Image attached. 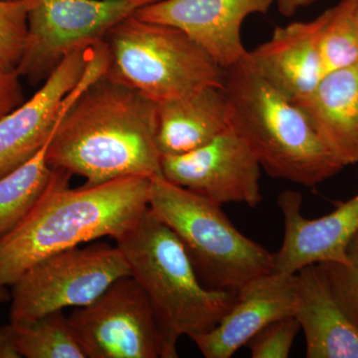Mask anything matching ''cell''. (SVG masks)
Listing matches in <instances>:
<instances>
[{
    "instance_id": "1",
    "label": "cell",
    "mask_w": 358,
    "mask_h": 358,
    "mask_svg": "<svg viewBox=\"0 0 358 358\" xmlns=\"http://www.w3.org/2000/svg\"><path fill=\"white\" fill-rule=\"evenodd\" d=\"M47 160L86 185L162 176L157 103L102 75L66 110Z\"/></svg>"
},
{
    "instance_id": "2",
    "label": "cell",
    "mask_w": 358,
    "mask_h": 358,
    "mask_svg": "<svg viewBox=\"0 0 358 358\" xmlns=\"http://www.w3.org/2000/svg\"><path fill=\"white\" fill-rule=\"evenodd\" d=\"M71 176L53 169L38 204L0 238V285L13 286L28 268L53 254L103 237L117 240L148 210L150 178H119L73 189Z\"/></svg>"
},
{
    "instance_id": "3",
    "label": "cell",
    "mask_w": 358,
    "mask_h": 358,
    "mask_svg": "<svg viewBox=\"0 0 358 358\" xmlns=\"http://www.w3.org/2000/svg\"><path fill=\"white\" fill-rule=\"evenodd\" d=\"M232 126L273 178L315 187L345 166L298 106L261 77L246 59L224 70Z\"/></svg>"
},
{
    "instance_id": "4",
    "label": "cell",
    "mask_w": 358,
    "mask_h": 358,
    "mask_svg": "<svg viewBox=\"0 0 358 358\" xmlns=\"http://www.w3.org/2000/svg\"><path fill=\"white\" fill-rule=\"evenodd\" d=\"M115 241L147 294L173 358L181 336L192 339L211 331L236 301L237 292L200 282L180 240L150 207Z\"/></svg>"
},
{
    "instance_id": "5",
    "label": "cell",
    "mask_w": 358,
    "mask_h": 358,
    "mask_svg": "<svg viewBox=\"0 0 358 358\" xmlns=\"http://www.w3.org/2000/svg\"><path fill=\"white\" fill-rule=\"evenodd\" d=\"M148 207L180 240L207 288L237 292L275 272V254L245 236L221 206L201 195L157 176L150 178Z\"/></svg>"
},
{
    "instance_id": "6",
    "label": "cell",
    "mask_w": 358,
    "mask_h": 358,
    "mask_svg": "<svg viewBox=\"0 0 358 358\" xmlns=\"http://www.w3.org/2000/svg\"><path fill=\"white\" fill-rule=\"evenodd\" d=\"M102 41L105 75L155 103L180 98L206 87L224 89V70L178 28L128 16Z\"/></svg>"
},
{
    "instance_id": "7",
    "label": "cell",
    "mask_w": 358,
    "mask_h": 358,
    "mask_svg": "<svg viewBox=\"0 0 358 358\" xmlns=\"http://www.w3.org/2000/svg\"><path fill=\"white\" fill-rule=\"evenodd\" d=\"M131 275L121 249L96 243L65 250L33 265L13 285L10 322H28L67 308L86 307Z\"/></svg>"
},
{
    "instance_id": "8",
    "label": "cell",
    "mask_w": 358,
    "mask_h": 358,
    "mask_svg": "<svg viewBox=\"0 0 358 358\" xmlns=\"http://www.w3.org/2000/svg\"><path fill=\"white\" fill-rule=\"evenodd\" d=\"M108 54L103 42L69 54L38 91L0 119V178L30 159L50 140L77 96L105 74Z\"/></svg>"
},
{
    "instance_id": "9",
    "label": "cell",
    "mask_w": 358,
    "mask_h": 358,
    "mask_svg": "<svg viewBox=\"0 0 358 358\" xmlns=\"http://www.w3.org/2000/svg\"><path fill=\"white\" fill-rule=\"evenodd\" d=\"M155 0H35L17 71L42 84L69 54L102 41L110 28Z\"/></svg>"
},
{
    "instance_id": "10",
    "label": "cell",
    "mask_w": 358,
    "mask_h": 358,
    "mask_svg": "<svg viewBox=\"0 0 358 358\" xmlns=\"http://www.w3.org/2000/svg\"><path fill=\"white\" fill-rule=\"evenodd\" d=\"M86 358H173L147 294L131 275L68 317Z\"/></svg>"
},
{
    "instance_id": "11",
    "label": "cell",
    "mask_w": 358,
    "mask_h": 358,
    "mask_svg": "<svg viewBox=\"0 0 358 358\" xmlns=\"http://www.w3.org/2000/svg\"><path fill=\"white\" fill-rule=\"evenodd\" d=\"M162 176L219 206L255 208L263 199L260 162L233 126L192 152L162 155Z\"/></svg>"
},
{
    "instance_id": "12",
    "label": "cell",
    "mask_w": 358,
    "mask_h": 358,
    "mask_svg": "<svg viewBox=\"0 0 358 358\" xmlns=\"http://www.w3.org/2000/svg\"><path fill=\"white\" fill-rule=\"evenodd\" d=\"M273 3L274 0H155L134 15L178 28L226 70L248 55L241 37L244 21L253 14L267 13Z\"/></svg>"
},
{
    "instance_id": "13",
    "label": "cell",
    "mask_w": 358,
    "mask_h": 358,
    "mask_svg": "<svg viewBox=\"0 0 358 358\" xmlns=\"http://www.w3.org/2000/svg\"><path fill=\"white\" fill-rule=\"evenodd\" d=\"M284 216V240L275 254V271L296 274L315 264L348 263V250L358 233V193L326 216L301 214L303 195L286 190L278 196Z\"/></svg>"
},
{
    "instance_id": "14",
    "label": "cell",
    "mask_w": 358,
    "mask_h": 358,
    "mask_svg": "<svg viewBox=\"0 0 358 358\" xmlns=\"http://www.w3.org/2000/svg\"><path fill=\"white\" fill-rule=\"evenodd\" d=\"M296 275H260L237 291V299L217 326L192 338L206 358H230L275 320L294 315Z\"/></svg>"
},
{
    "instance_id": "15",
    "label": "cell",
    "mask_w": 358,
    "mask_h": 358,
    "mask_svg": "<svg viewBox=\"0 0 358 358\" xmlns=\"http://www.w3.org/2000/svg\"><path fill=\"white\" fill-rule=\"evenodd\" d=\"M329 15L331 8L308 22L277 26L272 37L248 51L245 59L282 95L299 102L310 95L324 76L320 35Z\"/></svg>"
},
{
    "instance_id": "16",
    "label": "cell",
    "mask_w": 358,
    "mask_h": 358,
    "mask_svg": "<svg viewBox=\"0 0 358 358\" xmlns=\"http://www.w3.org/2000/svg\"><path fill=\"white\" fill-rule=\"evenodd\" d=\"M294 317L305 334L308 358H358V327L334 296L320 264L296 273Z\"/></svg>"
},
{
    "instance_id": "17",
    "label": "cell",
    "mask_w": 358,
    "mask_h": 358,
    "mask_svg": "<svg viewBox=\"0 0 358 358\" xmlns=\"http://www.w3.org/2000/svg\"><path fill=\"white\" fill-rule=\"evenodd\" d=\"M294 103L343 166L358 164V63L327 73Z\"/></svg>"
},
{
    "instance_id": "18",
    "label": "cell",
    "mask_w": 358,
    "mask_h": 358,
    "mask_svg": "<svg viewBox=\"0 0 358 358\" xmlns=\"http://www.w3.org/2000/svg\"><path fill=\"white\" fill-rule=\"evenodd\" d=\"M157 147L162 155L196 150L232 126V110L223 88L206 87L157 103Z\"/></svg>"
},
{
    "instance_id": "19",
    "label": "cell",
    "mask_w": 358,
    "mask_h": 358,
    "mask_svg": "<svg viewBox=\"0 0 358 358\" xmlns=\"http://www.w3.org/2000/svg\"><path fill=\"white\" fill-rule=\"evenodd\" d=\"M52 136L32 159L0 178V238L20 225L48 190L53 169L47 150Z\"/></svg>"
},
{
    "instance_id": "20",
    "label": "cell",
    "mask_w": 358,
    "mask_h": 358,
    "mask_svg": "<svg viewBox=\"0 0 358 358\" xmlns=\"http://www.w3.org/2000/svg\"><path fill=\"white\" fill-rule=\"evenodd\" d=\"M10 324L22 357L86 358L63 310Z\"/></svg>"
},
{
    "instance_id": "21",
    "label": "cell",
    "mask_w": 358,
    "mask_h": 358,
    "mask_svg": "<svg viewBox=\"0 0 358 358\" xmlns=\"http://www.w3.org/2000/svg\"><path fill=\"white\" fill-rule=\"evenodd\" d=\"M320 56L324 74L358 63V30L341 0L331 7V15L320 35Z\"/></svg>"
},
{
    "instance_id": "22",
    "label": "cell",
    "mask_w": 358,
    "mask_h": 358,
    "mask_svg": "<svg viewBox=\"0 0 358 358\" xmlns=\"http://www.w3.org/2000/svg\"><path fill=\"white\" fill-rule=\"evenodd\" d=\"M35 0H0V63L17 69L28 32V11Z\"/></svg>"
},
{
    "instance_id": "23",
    "label": "cell",
    "mask_w": 358,
    "mask_h": 358,
    "mask_svg": "<svg viewBox=\"0 0 358 358\" xmlns=\"http://www.w3.org/2000/svg\"><path fill=\"white\" fill-rule=\"evenodd\" d=\"M348 263L320 264L334 296L358 327V233L348 250Z\"/></svg>"
},
{
    "instance_id": "24",
    "label": "cell",
    "mask_w": 358,
    "mask_h": 358,
    "mask_svg": "<svg viewBox=\"0 0 358 358\" xmlns=\"http://www.w3.org/2000/svg\"><path fill=\"white\" fill-rule=\"evenodd\" d=\"M300 331V324L294 315L271 322L247 343L251 357L288 358Z\"/></svg>"
},
{
    "instance_id": "25",
    "label": "cell",
    "mask_w": 358,
    "mask_h": 358,
    "mask_svg": "<svg viewBox=\"0 0 358 358\" xmlns=\"http://www.w3.org/2000/svg\"><path fill=\"white\" fill-rule=\"evenodd\" d=\"M17 69L0 63V119L24 102V94Z\"/></svg>"
},
{
    "instance_id": "26",
    "label": "cell",
    "mask_w": 358,
    "mask_h": 358,
    "mask_svg": "<svg viewBox=\"0 0 358 358\" xmlns=\"http://www.w3.org/2000/svg\"><path fill=\"white\" fill-rule=\"evenodd\" d=\"M11 324L0 326V358H21Z\"/></svg>"
},
{
    "instance_id": "27",
    "label": "cell",
    "mask_w": 358,
    "mask_h": 358,
    "mask_svg": "<svg viewBox=\"0 0 358 358\" xmlns=\"http://www.w3.org/2000/svg\"><path fill=\"white\" fill-rule=\"evenodd\" d=\"M317 0H277L278 11L282 15L291 17L301 8L312 6Z\"/></svg>"
},
{
    "instance_id": "28",
    "label": "cell",
    "mask_w": 358,
    "mask_h": 358,
    "mask_svg": "<svg viewBox=\"0 0 358 358\" xmlns=\"http://www.w3.org/2000/svg\"><path fill=\"white\" fill-rule=\"evenodd\" d=\"M341 1L345 4L348 11L352 14V20L358 30V0H341Z\"/></svg>"
},
{
    "instance_id": "29",
    "label": "cell",
    "mask_w": 358,
    "mask_h": 358,
    "mask_svg": "<svg viewBox=\"0 0 358 358\" xmlns=\"http://www.w3.org/2000/svg\"><path fill=\"white\" fill-rule=\"evenodd\" d=\"M8 299L9 294L7 293L6 286H3V285H0V303L8 300Z\"/></svg>"
}]
</instances>
